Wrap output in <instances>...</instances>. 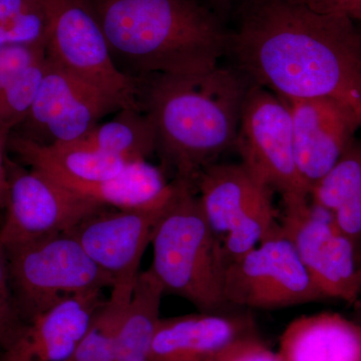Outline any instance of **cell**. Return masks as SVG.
Wrapping results in <instances>:
<instances>
[{
    "instance_id": "6da1fadb",
    "label": "cell",
    "mask_w": 361,
    "mask_h": 361,
    "mask_svg": "<svg viewBox=\"0 0 361 361\" xmlns=\"http://www.w3.org/2000/svg\"><path fill=\"white\" fill-rule=\"evenodd\" d=\"M228 30L232 65L286 101L329 97L361 122V23L302 0H247Z\"/></svg>"
},
{
    "instance_id": "7a4b0ae2",
    "label": "cell",
    "mask_w": 361,
    "mask_h": 361,
    "mask_svg": "<svg viewBox=\"0 0 361 361\" xmlns=\"http://www.w3.org/2000/svg\"><path fill=\"white\" fill-rule=\"evenodd\" d=\"M140 80V103L155 130L164 167L174 180L195 186L202 171L235 148L251 82L233 65Z\"/></svg>"
},
{
    "instance_id": "3957f363",
    "label": "cell",
    "mask_w": 361,
    "mask_h": 361,
    "mask_svg": "<svg viewBox=\"0 0 361 361\" xmlns=\"http://www.w3.org/2000/svg\"><path fill=\"white\" fill-rule=\"evenodd\" d=\"M116 68L130 78L197 75L228 54V30L197 0H87Z\"/></svg>"
},
{
    "instance_id": "277c9868",
    "label": "cell",
    "mask_w": 361,
    "mask_h": 361,
    "mask_svg": "<svg viewBox=\"0 0 361 361\" xmlns=\"http://www.w3.org/2000/svg\"><path fill=\"white\" fill-rule=\"evenodd\" d=\"M176 189L152 237L149 270L164 294L185 299L198 312L237 310L224 298L226 260L222 239L209 224L196 188L173 180Z\"/></svg>"
},
{
    "instance_id": "5b68a950",
    "label": "cell",
    "mask_w": 361,
    "mask_h": 361,
    "mask_svg": "<svg viewBox=\"0 0 361 361\" xmlns=\"http://www.w3.org/2000/svg\"><path fill=\"white\" fill-rule=\"evenodd\" d=\"M9 276L25 323L68 297L113 287L115 279L68 233L6 249Z\"/></svg>"
},
{
    "instance_id": "8992f818",
    "label": "cell",
    "mask_w": 361,
    "mask_h": 361,
    "mask_svg": "<svg viewBox=\"0 0 361 361\" xmlns=\"http://www.w3.org/2000/svg\"><path fill=\"white\" fill-rule=\"evenodd\" d=\"M47 20V59L122 109H142L141 80L116 68L87 0H42Z\"/></svg>"
},
{
    "instance_id": "52a82bcc",
    "label": "cell",
    "mask_w": 361,
    "mask_h": 361,
    "mask_svg": "<svg viewBox=\"0 0 361 361\" xmlns=\"http://www.w3.org/2000/svg\"><path fill=\"white\" fill-rule=\"evenodd\" d=\"M224 298L235 310H262L326 300L279 222L257 246L227 263Z\"/></svg>"
},
{
    "instance_id": "ba28073f",
    "label": "cell",
    "mask_w": 361,
    "mask_h": 361,
    "mask_svg": "<svg viewBox=\"0 0 361 361\" xmlns=\"http://www.w3.org/2000/svg\"><path fill=\"white\" fill-rule=\"evenodd\" d=\"M282 206V232L295 247L319 290L326 299L353 305L361 293L353 242L332 214L311 200L310 194L283 196Z\"/></svg>"
},
{
    "instance_id": "9c48e42d",
    "label": "cell",
    "mask_w": 361,
    "mask_h": 361,
    "mask_svg": "<svg viewBox=\"0 0 361 361\" xmlns=\"http://www.w3.org/2000/svg\"><path fill=\"white\" fill-rule=\"evenodd\" d=\"M8 199L0 226L4 249L71 232L104 208L39 171L6 160Z\"/></svg>"
},
{
    "instance_id": "30bf717a",
    "label": "cell",
    "mask_w": 361,
    "mask_h": 361,
    "mask_svg": "<svg viewBox=\"0 0 361 361\" xmlns=\"http://www.w3.org/2000/svg\"><path fill=\"white\" fill-rule=\"evenodd\" d=\"M235 148L242 163L281 197L310 194L296 165L290 110L274 92L251 82Z\"/></svg>"
},
{
    "instance_id": "8fae6325",
    "label": "cell",
    "mask_w": 361,
    "mask_h": 361,
    "mask_svg": "<svg viewBox=\"0 0 361 361\" xmlns=\"http://www.w3.org/2000/svg\"><path fill=\"white\" fill-rule=\"evenodd\" d=\"M113 99L68 75L47 59L42 84L20 135L42 145L78 141L99 125V120L120 111Z\"/></svg>"
},
{
    "instance_id": "7c38bea8",
    "label": "cell",
    "mask_w": 361,
    "mask_h": 361,
    "mask_svg": "<svg viewBox=\"0 0 361 361\" xmlns=\"http://www.w3.org/2000/svg\"><path fill=\"white\" fill-rule=\"evenodd\" d=\"M284 101L291 114L297 168L310 194L355 142L361 122L353 109L329 97Z\"/></svg>"
},
{
    "instance_id": "4fadbf2b",
    "label": "cell",
    "mask_w": 361,
    "mask_h": 361,
    "mask_svg": "<svg viewBox=\"0 0 361 361\" xmlns=\"http://www.w3.org/2000/svg\"><path fill=\"white\" fill-rule=\"evenodd\" d=\"M171 198L148 208L123 210L104 207L68 234L78 240L90 259L111 275L115 282L135 278L157 223Z\"/></svg>"
},
{
    "instance_id": "5bb4252c",
    "label": "cell",
    "mask_w": 361,
    "mask_h": 361,
    "mask_svg": "<svg viewBox=\"0 0 361 361\" xmlns=\"http://www.w3.org/2000/svg\"><path fill=\"white\" fill-rule=\"evenodd\" d=\"M104 299L102 291L63 299L26 322L0 351V361H70Z\"/></svg>"
},
{
    "instance_id": "9a60e30c",
    "label": "cell",
    "mask_w": 361,
    "mask_h": 361,
    "mask_svg": "<svg viewBox=\"0 0 361 361\" xmlns=\"http://www.w3.org/2000/svg\"><path fill=\"white\" fill-rule=\"evenodd\" d=\"M256 334L246 310L161 318L148 361H208L232 342Z\"/></svg>"
},
{
    "instance_id": "2e32d148",
    "label": "cell",
    "mask_w": 361,
    "mask_h": 361,
    "mask_svg": "<svg viewBox=\"0 0 361 361\" xmlns=\"http://www.w3.org/2000/svg\"><path fill=\"white\" fill-rule=\"evenodd\" d=\"M283 361H361V329L339 313L303 315L280 337Z\"/></svg>"
},
{
    "instance_id": "e0dca14e",
    "label": "cell",
    "mask_w": 361,
    "mask_h": 361,
    "mask_svg": "<svg viewBox=\"0 0 361 361\" xmlns=\"http://www.w3.org/2000/svg\"><path fill=\"white\" fill-rule=\"evenodd\" d=\"M7 146L26 166L61 183L99 182L118 174L129 163L77 142L42 145L16 135H9Z\"/></svg>"
},
{
    "instance_id": "ac0fdd59",
    "label": "cell",
    "mask_w": 361,
    "mask_h": 361,
    "mask_svg": "<svg viewBox=\"0 0 361 361\" xmlns=\"http://www.w3.org/2000/svg\"><path fill=\"white\" fill-rule=\"evenodd\" d=\"M195 188L209 224L222 240L244 211L272 190L242 161H216L202 171Z\"/></svg>"
},
{
    "instance_id": "d6986e66",
    "label": "cell",
    "mask_w": 361,
    "mask_h": 361,
    "mask_svg": "<svg viewBox=\"0 0 361 361\" xmlns=\"http://www.w3.org/2000/svg\"><path fill=\"white\" fill-rule=\"evenodd\" d=\"M61 184L102 206L123 210L165 203L173 196L176 188L174 180L167 182L163 169L147 160L129 161L118 174L99 182Z\"/></svg>"
},
{
    "instance_id": "ffe728a7",
    "label": "cell",
    "mask_w": 361,
    "mask_h": 361,
    "mask_svg": "<svg viewBox=\"0 0 361 361\" xmlns=\"http://www.w3.org/2000/svg\"><path fill=\"white\" fill-rule=\"evenodd\" d=\"M311 200L332 214L355 246L361 263V137L346 149L336 166L311 189Z\"/></svg>"
},
{
    "instance_id": "44dd1931",
    "label": "cell",
    "mask_w": 361,
    "mask_h": 361,
    "mask_svg": "<svg viewBox=\"0 0 361 361\" xmlns=\"http://www.w3.org/2000/svg\"><path fill=\"white\" fill-rule=\"evenodd\" d=\"M163 288L151 270L139 272L116 341L114 361H148L159 322Z\"/></svg>"
},
{
    "instance_id": "7402d4cb",
    "label": "cell",
    "mask_w": 361,
    "mask_h": 361,
    "mask_svg": "<svg viewBox=\"0 0 361 361\" xmlns=\"http://www.w3.org/2000/svg\"><path fill=\"white\" fill-rule=\"evenodd\" d=\"M75 142L129 161L147 160L157 151L155 130L142 109H121L113 120Z\"/></svg>"
},
{
    "instance_id": "603a6c76",
    "label": "cell",
    "mask_w": 361,
    "mask_h": 361,
    "mask_svg": "<svg viewBox=\"0 0 361 361\" xmlns=\"http://www.w3.org/2000/svg\"><path fill=\"white\" fill-rule=\"evenodd\" d=\"M135 278L116 280L111 287V296L94 310L89 327L70 361H114L118 332L129 306Z\"/></svg>"
},
{
    "instance_id": "cb8c5ba5",
    "label": "cell",
    "mask_w": 361,
    "mask_h": 361,
    "mask_svg": "<svg viewBox=\"0 0 361 361\" xmlns=\"http://www.w3.org/2000/svg\"><path fill=\"white\" fill-rule=\"evenodd\" d=\"M272 190L256 199L223 237L226 265L258 245L278 224Z\"/></svg>"
},
{
    "instance_id": "d4e9b609",
    "label": "cell",
    "mask_w": 361,
    "mask_h": 361,
    "mask_svg": "<svg viewBox=\"0 0 361 361\" xmlns=\"http://www.w3.org/2000/svg\"><path fill=\"white\" fill-rule=\"evenodd\" d=\"M47 32V13L42 0H0V47H45Z\"/></svg>"
},
{
    "instance_id": "484cf974",
    "label": "cell",
    "mask_w": 361,
    "mask_h": 361,
    "mask_svg": "<svg viewBox=\"0 0 361 361\" xmlns=\"http://www.w3.org/2000/svg\"><path fill=\"white\" fill-rule=\"evenodd\" d=\"M47 68V56L0 89V135L8 141L30 115Z\"/></svg>"
},
{
    "instance_id": "4316f807",
    "label": "cell",
    "mask_w": 361,
    "mask_h": 361,
    "mask_svg": "<svg viewBox=\"0 0 361 361\" xmlns=\"http://www.w3.org/2000/svg\"><path fill=\"white\" fill-rule=\"evenodd\" d=\"M25 324L11 286L6 249L0 244V351L16 338Z\"/></svg>"
},
{
    "instance_id": "83f0119b",
    "label": "cell",
    "mask_w": 361,
    "mask_h": 361,
    "mask_svg": "<svg viewBox=\"0 0 361 361\" xmlns=\"http://www.w3.org/2000/svg\"><path fill=\"white\" fill-rule=\"evenodd\" d=\"M47 56L44 45L7 44L0 47V89Z\"/></svg>"
},
{
    "instance_id": "f1b7e54d",
    "label": "cell",
    "mask_w": 361,
    "mask_h": 361,
    "mask_svg": "<svg viewBox=\"0 0 361 361\" xmlns=\"http://www.w3.org/2000/svg\"><path fill=\"white\" fill-rule=\"evenodd\" d=\"M208 361H283L271 350L259 334L232 342Z\"/></svg>"
},
{
    "instance_id": "f546056e",
    "label": "cell",
    "mask_w": 361,
    "mask_h": 361,
    "mask_svg": "<svg viewBox=\"0 0 361 361\" xmlns=\"http://www.w3.org/2000/svg\"><path fill=\"white\" fill-rule=\"evenodd\" d=\"M314 11L343 16L361 23V0H302Z\"/></svg>"
},
{
    "instance_id": "4dcf8cb0",
    "label": "cell",
    "mask_w": 361,
    "mask_h": 361,
    "mask_svg": "<svg viewBox=\"0 0 361 361\" xmlns=\"http://www.w3.org/2000/svg\"><path fill=\"white\" fill-rule=\"evenodd\" d=\"M7 142L0 135V213H4L8 199V182H7L6 160L4 148Z\"/></svg>"
},
{
    "instance_id": "1f68e13d",
    "label": "cell",
    "mask_w": 361,
    "mask_h": 361,
    "mask_svg": "<svg viewBox=\"0 0 361 361\" xmlns=\"http://www.w3.org/2000/svg\"><path fill=\"white\" fill-rule=\"evenodd\" d=\"M210 9L222 20L226 14H232L239 8L247 0H209Z\"/></svg>"
},
{
    "instance_id": "d6a6232c",
    "label": "cell",
    "mask_w": 361,
    "mask_h": 361,
    "mask_svg": "<svg viewBox=\"0 0 361 361\" xmlns=\"http://www.w3.org/2000/svg\"><path fill=\"white\" fill-rule=\"evenodd\" d=\"M353 320L357 323L361 329V299H357V300L353 304Z\"/></svg>"
}]
</instances>
